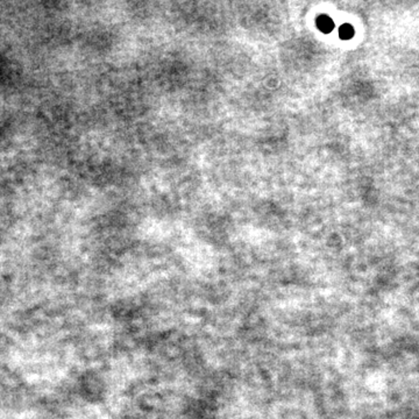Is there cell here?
I'll use <instances>...</instances> for the list:
<instances>
[{
	"label": "cell",
	"mask_w": 419,
	"mask_h": 419,
	"mask_svg": "<svg viewBox=\"0 0 419 419\" xmlns=\"http://www.w3.org/2000/svg\"><path fill=\"white\" fill-rule=\"evenodd\" d=\"M354 28L351 25H348V23H346V25H342L340 27L339 29V36L341 37L342 40H349L352 39L353 36H354Z\"/></svg>",
	"instance_id": "cell-2"
},
{
	"label": "cell",
	"mask_w": 419,
	"mask_h": 419,
	"mask_svg": "<svg viewBox=\"0 0 419 419\" xmlns=\"http://www.w3.org/2000/svg\"><path fill=\"white\" fill-rule=\"evenodd\" d=\"M317 26H318L319 30H321L322 33H329V32H332L333 27H334V25H333L332 19L329 18V16H327V15H320V16H318V19H317Z\"/></svg>",
	"instance_id": "cell-1"
}]
</instances>
